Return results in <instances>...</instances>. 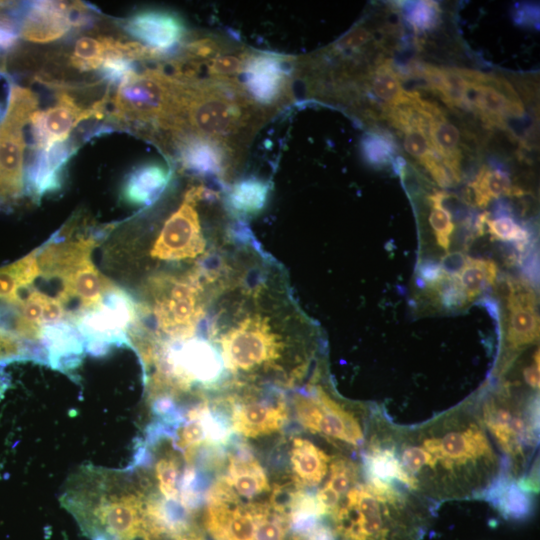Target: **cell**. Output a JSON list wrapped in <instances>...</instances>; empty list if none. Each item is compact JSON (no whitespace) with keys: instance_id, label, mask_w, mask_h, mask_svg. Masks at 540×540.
<instances>
[{"instance_id":"3957f363","label":"cell","mask_w":540,"mask_h":540,"mask_svg":"<svg viewBox=\"0 0 540 540\" xmlns=\"http://www.w3.org/2000/svg\"><path fill=\"white\" fill-rule=\"evenodd\" d=\"M478 408L502 457L504 474L516 481L535 476L528 468L538 447V393L523 397L506 385L478 401Z\"/></svg>"},{"instance_id":"ac0fdd59","label":"cell","mask_w":540,"mask_h":540,"mask_svg":"<svg viewBox=\"0 0 540 540\" xmlns=\"http://www.w3.org/2000/svg\"><path fill=\"white\" fill-rule=\"evenodd\" d=\"M57 278L62 281V289L58 299L64 307L67 303L76 301L81 314L96 308L102 301L104 294L114 286L101 275L91 257L73 264Z\"/></svg>"},{"instance_id":"30bf717a","label":"cell","mask_w":540,"mask_h":540,"mask_svg":"<svg viewBox=\"0 0 540 540\" xmlns=\"http://www.w3.org/2000/svg\"><path fill=\"white\" fill-rule=\"evenodd\" d=\"M237 80L259 109L276 108L290 92L286 58L278 54L250 52Z\"/></svg>"},{"instance_id":"cb8c5ba5","label":"cell","mask_w":540,"mask_h":540,"mask_svg":"<svg viewBox=\"0 0 540 540\" xmlns=\"http://www.w3.org/2000/svg\"><path fill=\"white\" fill-rule=\"evenodd\" d=\"M368 85L372 93L386 107L412 105L420 95L407 91L401 84L398 72L390 61L379 62L368 76Z\"/></svg>"},{"instance_id":"7a4b0ae2","label":"cell","mask_w":540,"mask_h":540,"mask_svg":"<svg viewBox=\"0 0 540 540\" xmlns=\"http://www.w3.org/2000/svg\"><path fill=\"white\" fill-rule=\"evenodd\" d=\"M261 115L237 79L180 82L177 135L194 133L236 148L237 140L253 130Z\"/></svg>"},{"instance_id":"d590c367","label":"cell","mask_w":540,"mask_h":540,"mask_svg":"<svg viewBox=\"0 0 540 540\" xmlns=\"http://www.w3.org/2000/svg\"><path fill=\"white\" fill-rule=\"evenodd\" d=\"M409 24L418 32L434 28L440 19V7L435 1H412L404 5Z\"/></svg>"},{"instance_id":"5b68a950","label":"cell","mask_w":540,"mask_h":540,"mask_svg":"<svg viewBox=\"0 0 540 540\" xmlns=\"http://www.w3.org/2000/svg\"><path fill=\"white\" fill-rule=\"evenodd\" d=\"M217 197L215 191L202 184L190 187L180 206L164 222L151 248V256L166 262L220 259L214 248L208 249L197 210L200 201Z\"/></svg>"},{"instance_id":"d6986e66","label":"cell","mask_w":540,"mask_h":540,"mask_svg":"<svg viewBox=\"0 0 540 540\" xmlns=\"http://www.w3.org/2000/svg\"><path fill=\"white\" fill-rule=\"evenodd\" d=\"M171 179V170L158 162L135 168L125 179L122 197L134 206L149 205L163 192Z\"/></svg>"},{"instance_id":"ee69618b","label":"cell","mask_w":540,"mask_h":540,"mask_svg":"<svg viewBox=\"0 0 540 540\" xmlns=\"http://www.w3.org/2000/svg\"><path fill=\"white\" fill-rule=\"evenodd\" d=\"M9 4H7V2H1L0 1V10L7 7Z\"/></svg>"},{"instance_id":"ba28073f","label":"cell","mask_w":540,"mask_h":540,"mask_svg":"<svg viewBox=\"0 0 540 540\" xmlns=\"http://www.w3.org/2000/svg\"><path fill=\"white\" fill-rule=\"evenodd\" d=\"M137 318V306L114 285L96 308L78 317V329L87 339L89 351L101 354L107 345L124 342L125 332Z\"/></svg>"},{"instance_id":"b9f144b4","label":"cell","mask_w":540,"mask_h":540,"mask_svg":"<svg viewBox=\"0 0 540 540\" xmlns=\"http://www.w3.org/2000/svg\"><path fill=\"white\" fill-rule=\"evenodd\" d=\"M12 88L10 77L4 72H0V124L7 113Z\"/></svg>"},{"instance_id":"ffe728a7","label":"cell","mask_w":540,"mask_h":540,"mask_svg":"<svg viewBox=\"0 0 540 540\" xmlns=\"http://www.w3.org/2000/svg\"><path fill=\"white\" fill-rule=\"evenodd\" d=\"M333 456L313 442L296 437L290 449L293 478L305 488L319 486L327 477Z\"/></svg>"},{"instance_id":"6da1fadb","label":"cell","mask_w":540,"mask_h":540,"mask_svg":"<svg viewBox=\"0 0 540 540\" xmlns=\"http://www.w3.org/2000/svg\"><path fill=\"white\" fill-rule=\"evenodd\" d=\"M378 412L362 452L366 469L433 506L483 498L504 473L477 401L408 427L395 425Z\"/></svg>"},{"instance_id":"74e56055","label":"cell","mask_w":540,"mask_h":540,"mask_svg":"<svg viewBox=\"0 0 540 540\" xmlns=\"http://www.w3.org/2000/svg\"><path fill=\"white\" fill-rule=\"evenodd\" d=\"M182 56L204 63L226 53L225 45L215 36H200L183 43Z\"/></svg>"},{"instance_id":"52a82bcc","label":"cell","mask_w":540,"mask_h":540,"mask_svg":"<svg viewBox=\"0 0 540 540\" xmlns=\"http://www.w3.org/2000/svg\"><path fill=\"white\" fill-rule=\"evenodd\" d=\"M29 89L13 86L7 113L0 124V203L18 198L23 189L24 126L37 111Z\"/></svg>"},{"instance_id":"9c48e42d","label":"cell","mask_w":540,"mask_h":540,"mask_svg":"<svg viewBox=\"0 0 540 540\" xmlns=\"http://www.w3.org/2000/svg\"><path fill=\"white\" fill-rule=\"evenodd\" d=\"M20 35L28 41L47 43L70 29L92 24L91 11L81 2L32 1L17 5Z\"/></svg>"},{"instance_id":"83f0119b","label":"cell","mask_w":540,"mask_h":540,"mask_svg":"<svg viewBox=\"0 0 540 540\" xmlns=\"http://www.w3.org/2000/svg\"><path fill=\"white\" fill-rule=\"evenodd\" d=\"M41 275L37 251L0 268V297L15 299L22 288L28 287Z\"/></svg>"},{"instance_id":"5bb4252c","label":"cell","mask_w":540,"mask_h":540,"mask_svg":"<svg viewBox=\"0 0 540 540\" xmlns=\"http://www.w3.org/2000/svg\"><path fill=\"white\" fill-rule=\"evenodd\" d=\"M123 29L139 43L164 57L183 44L187 29L184 21L174 12L161 9L140 10L122 23Z\"/></svg>"},{"instance_id":"d6a6232c","label":"cell","mask_w":540,"mask_h":540,"mask_svg":"<svg viewBox=\"0 0 540 540\" xmlns=\"http://www.w3.org/2000/svg\"><path fill=\"white\" fill-rule=\"evenodd\" d=\"M445 197H447L445 192H438L430 197L432 208L429 215V223L437 244L447 251L450 246L451 235L454 231V223L451 214L443 206Z\"/></svg>"},{"instance_id":"8992f818","label":"cell","mask_w":540,"mask_h":540,"mask_svg":"<svg viewBox=\"0 0 540 540\" xmlns=\"http://www.w3.org/2000/svg\"><path fill=\"white\" fill-rule=\"evenodd\" d=\"M294 406L297 419L310 432L364 449L372 421L364 425L356 412L334 399L321 385L311 383L297 392Z\"/></svg>"},{"instance_id":"4dcf8cb0","label":"cell","mask_w":540,"mask_h":540,"mask_svg":"<svg viewBox=\"0 0 540 540\" xmlns=\"http://www.w3.org/2000/svg\"><path fill=\"white\" fill-rule=\"evenodd\" d=\"M479 223L481 225L486 224L492 238L504 242H513L518 253L524 254L528 250L530 233L512 217L505 215L490 219L487 214H483L480 216Z\"/></svg>"},{"instance_id":"60d3db41","label":"cell","mask_w":540,"mask_h":540,"mask_svg":"<svg viewBox=\"0 0 540 540\" xmlns=\"http://www.w3.org/2000/svg\"><path fill=\"white\" fill-rule=\"evenodd\" d=\"M373 39L372 33L365 27H356L341 37L334 45L336 52L355 51Z\"/></svg>"},{"instance_id":"e575fe53","label":"cell","mask_w":540,"mask_h":540,"mask_svg":"<svg viewBox=\"0 0 540 540\" xmlns=\"http://www.w3.org/2000/svg\"><path fill=\"white\" fill-rule=\"evenodd\" d=\"M155 475L162 496L168 500H180L178 459L172 455L160 458L155 466Z\"/></svg>"},{"instance_id":"8fae6325","label":"cell","mask_w":540,"mask_h":540,"mask_svg":"<svg viewBox=\"0 0 540 540\" xmlns=\"http://www.w3.org/2000/svg\"><path fill=\"white\" fill-rule=\"evenodd\" d=\"M107 102L108 97L104 96L91 106L82 107L70 94L59 92L54 106L46 110H37L30 118L34 148L43 149L53 143L65 141L80 122L102 118L106 112Z\"/></svg>"},{"instance_id":"7bdbcfd3","label":"cell","mask_w":540,"mask_h":540,"mask_svg":"<svg viewBox=\"0 0 540 540\" xmlns=\"http://www.w3.org/2000/svg\"><path fill=\"white\" fill-rule=\"evenodd\" d=\"M7 385H8V380L6 379V375L3 371V368L0 366V397L2 396Z\"/></svg>"},{"instance_id":"2e32d148","label":"cell","mask_w":540,"mask_h":540,"mask_svg":"<svg viewBox=\"0 0 540 540\" xmlns=\"http://www.w3.org/2000/svg\"><path fill=\"white\" fill-rule=\"evenodd\" d=\"M230 399L232 429L245 437L269 435L280 430L287 422V405L280 397Z\"/></svg>"},{"instance_id":"836d02e7","label":"cell","mask_w":540,"mask_h":540,"mask_svg":"<svg viewBox=\"0 0 540 540\" xmlns=\"http://www.w3.org/2000/svg\"><path fill=\"white\" fill-rule=\"evenodd\" d=\"M306 488L293 477L283 483L274 484L269 499L270 508L289 522L291 510Z\"/></svg>"},{"instance_id":"1f68e13d","label":"cell","mask_w":540,"mask_h":540,"mask_svg":"<svg viewBox=\"0 0 540 540\" xmlns=\"http://www.w3.org/2000/svg\"><path fill=\"white\" fill-rule=\"evenodd\" d=\"M396 146L393 140L381 132H367L361 140V152L373 166L382 167L392 162Z\"/></svg>"},{"instance_id":"7402d4cb","label":"cell","mask_w":540,"mask_h":540,"mask_svg":"<svg viewBox=\"0 0 540 540\" xmlns=\"http://www.w3.org/2000/svg\"><path fill=\"white\" fill-rule=\"evenodd\" d=\"M531 494L503 473L483 499L489 501L503 516L520 519L527 517L532 510Z\"/></svg>"},{"instance_id":"8d00e7d4","label":"cell","mask_w":540,"mask_h":540,"mask_svg":"<svg viewBox=\"0 0 540 540\" xmlns=\"http://www.w3.org/2000/svg\"><path fill=\"white\" fill-rule=\"evenodd\" d=\"M428 125L411 126L404 129V148L414 158L425 166L428 162L439 157L433 150L428 135Z\"/></svg>"},{"instance_id":"f35d334b","label":"cell","mask_w":540,"mask_h":540,"mask_svg":"<svg viewBox=\"0 0 540 540\" xmlns=\"http://www.w3.org/2000/svg\"><path fill=\"white\" fill-rule=\"evenodd\" d=\"M250 52H226L207 62V72L213 79H237Z\"/></svg>"},{"instance_id":"9a60e30c","label":"cell","mask_w":540,"mask_h":540,"mask_svg":"<svg viewBox=\"0 0 540 540\" xmlns=\"http://www.w3.org/2000/svg\"><path fill=\"white\" fill-rule=\"evenodd\" d=\"M179 162L192 173L225 179L233 166L235 148L194 133L174 136Z\"/></svg>"},{"instance_id":"7c38bea8","label":"cell","mask_w":540,"mask_h":540,"mask_svg":"<svg viewBox=\"0 0 540 540\" xmlns=\"http://www.w3.org/2000/svg\"><path fill=\"white\" fill-rule=\"evenodd\" d=\"M461 71L468 81L470 110L484 122L503 128L507 117L523 116V104L505 78L462 68Z\"/></svg>"},{"instance_id":"4316f807","label":"cell","mask_w":540,"mask_h":540,"mask_svg":"<svg viewBox=\"0 0 540 540\" xmlns=\"http://www.w3.org/2000/svg\"><path fill=\"white\" fill-rule=\"evenodd\" d=\"M467 302L494 285L497 267L493 261L466 257L454 274Z\"/></svg>"},{"instance_id":"f1b7e54d","label":"cell","mask_w":540,"mask_h":540,"mask_svg":"<svg viewBox=\"0 0 540 540\" xmlns=\"http://www.w3.org/2000/svg\"><path fill=\"white\" fill-rule=\"evenodd\" d=\"M42 340L49 350L53 366L60 365V361L66 358L77 357L83 349L76 330L66 322L45 325Z\"/></svg>"},{"instance_id":"e0dca14e","label":"cell","mask_w":540,"mask_h":540,"mask_svg":"<svg viewBox=\"0 0 540 540\" xmlns=\"http://www.w3.org/2000/svg\"><path fill=\"white\" fill-rule=\"evenodd\" d=\"M76 149L68 139L36 149L25 175L27 193L34 201L61 188L65 167Z\"/></svg>"},{"instance_id":"f546056e","label":"cell","mask_w":540,"mask_h":540,"mask_svg":"<svg viewBox=\"0 0 540 540\" xmlns=\"http://www.w3.org/2000/svg\"><path fill=\"white\" fill-rule=\"evenodd\" d=\"M114 38L83 36L75 42L71 57V65L80 71L100 68L103 61L112 53Z\"/></svg>"},{"instance_id":"44dd1931","label":"cell","mask_w":540,"mask_h":540,"mask_svg":"<svg viewBox=\"0 0 540 540\" xmlns=\"http://www.w3.org/2000/svg\"><path fill=\"white\" fill-rule=\"evenodd\" d=\"M238 447L229 455L226 478L237 495L250 500L269 491L270 485L262 466L255 457L244 446Z\"/></svg>"},{"instance_id":"d4e9b609","label":"cell","mask_w":540,"mask_h":540,"mask_svg":"<svg viewBox=\"0 0 540 540\" xmlns=\"http://www.w3.org/2000/svg\"><path fill=\"white\" fill-rule=\"evenodd\" d=\"M428 135L434 152L458 177L461 176L460 132L444 115L430 119Z\"/></svg>"},{"instance_id":"ab89813d","label":"cell","mask_w":540,"mask_h":540,"mask_svg":"<svg viewBox=\"0 0 540 540\" xmlns=\"http://www.w3.org/2000/svg\"><path fill=\"white\" fill-rule=\"evenodd\" d=\"M99 72L102 80L109 85H120L137 71L135 61L121 55L111 54L101 64Z\"/></svg>"},{"instance_id":"603a6c76","label":"cell","mask_w":540,"mask_h":540,"mask_svg":"<svg viewBox=\"0 0 540 540\" xmlns=\"http://www.w3.org/2000/svg\"><path fill=\"white\" fill-rule=\"evenodd\" d=\"M270 182L249 176L231 185L226 202L232 213L239 216H254L266 206L270 196Z\"/></svg>"},{"instance_id":"4fadbf2b","label":"cell","mask_w":540,"mask_h":540,"mask_svg":"<svg viewBox=\"0 0 540 540\" xmlns=\"http://www.w3.org/2000/svg\"><path fill=\"white\" fill-rule=\"evenodd\" d=\"M506 352L499 366L500 373L512 364L517 353L534 344L539 337V318L536 311V295L525 283H509L507 297Z\"/></svg>"},{"instance_id":"484cf974","label":"cell","mask_w":540,"mask_h":540,"mask_svg":"<svg viewBox=\"0 0 540 540\" xmlns=\"http://www.w3.org/2000/svg\"><path fill=\"white\" fill-rule=\"evenodd\" d=\"M469 196L478 207L487 206L491 200L500 196H521L523 191L511 184L509 176L498 169L483 166L470 183Z\"/></svg>"},{"instance_id":"277c9868","label":"cell","mask_w":540,"mask_h":540,"mask_svg":"<svg viewBox=\"0 0 540 540\" xmlns=\"http://www.w3.org/2000/svg\"><path fill=\"white\" fill-rule=\"evenodd\" d=\"M179 81L161 68L135 73L118 85L113 116L127 123L176 131Z\"/></svg>"}]
</instances>
